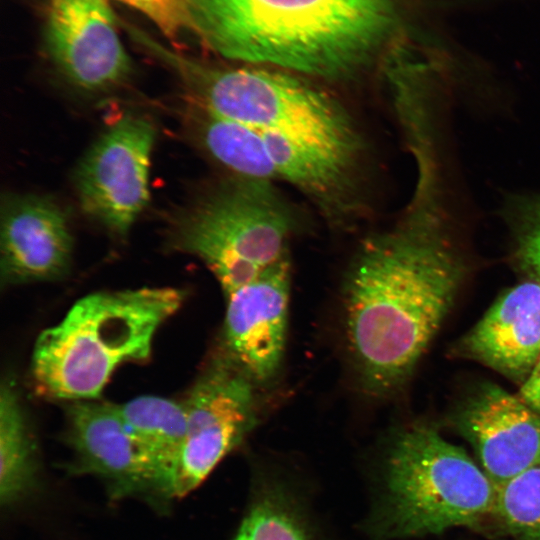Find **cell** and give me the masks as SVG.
Here are the masks:
<instances>
[{"label":"cell","mask_w":540,"mask_h":540,"mask_svg":"<svg viewBox=\"0 0 540 540\" xmlns=\"http://www.w3.org/2000/svg\"><path fill=\"white\" fill-rule=\"evenodd\" d=\"M461 255L419 213L368 237L344 281L348 348L363 387L397 391L452 309L466 276Z\"/></svg>","instance_id":"6da1fadb"},{"label":"cell","mask_w":540,"mask_h":540,"mask_svg":"<svg viewBox=\"0 0 540 540\" xmlns=\"http://www.w3.org/2000/svg\"><path fill=\"white\" fill-rule=\"evenodd\" d=\"M188 27L219 55L308 78L352 79L395 24L391 0H185Z\"/></svg>","instance_id":"7a4b0ae2"},{"label":"cell","mask_w":540,"mask_h":540,"mask_svg":"<svg viewBox=\"0 0 540 540\" xmlns=\"http://www.w3.org/2000/svg\"><path fill=\"white\" fill-rule=\"evenodd\" d=\"M183 291L142 287L88 294L34 345L37 391L66 401L98 399L114 371L150 357L160 326L181 307Z\"/></svg>","instance_id":"3957f363"},{"label":"cell","mask_w":540,"mask_h":540,"mask_svg":"<svg viewBox=\"0 0 540 540\" xmlns=\"http://www.w3.org/2000/svg\"><path fill=\"white\" fill-rule=\"evenodd\" d=\"M136 41L174 71L192 102L251 127L366 158L367 142L352 114L312 79L259 65H209L143 31Z\"/></svg>","instance_id":"277c9868"},{"label":"cell","mask_w":540,"mask_h":540,"mask_svg":"<svg viewBox=\"0 0 540 540\" xmlns=\"http://www.w3.org/2000/svg\"><path fill=\"white\" fill-rule=\"evenodd\" d=\"M298 220L276 183L230 174L176 217L171 238L207 266L226 295L288 255Z\"/></svg>","instance_id":"5b68a950"},{"label":"cell","mask_w":540,"mask_h":540,"mask_svg":"<svg viewBox=\"0 0 540 540\" xmlns=\"http://www.w3.org/2000/svg\"><path fill=\"white\" fill-rule=\"evenodd\" d=\"M385 523L392 537L440 534L492 516L497 487L427 422L402 428L385 463Z\"/></svg>","instance_id":"8992f818"},{"label":"cell","mask_w":540,"mask_h":540,"mask_svg":"<svg viewBox=\"0 0 540 540\" xmlns=\"http://www.w3.org/2000/svg\"><path fill=\"white\" fill-rule=\"evenodd\" d=\"M199 143L230 174L288 184L331 224H349L364 212V158L219 115L204 121Z\"/></svg>","instance_id":"52a82bcc"},{"label":"cell","mask_w":540,"mask_h":540,"mask_svg":"<svg viewBox=\"0 0 540 540\" xmlns=\"http://www.w3.org/2000/svg\"><path fill=\"white\" fill-rule=\"evenodd\" d=\"M254 384L226 355L200 375L183 400L186 432L168 498H181L197 488L255 427Z\"/></svg>","instance_id":"ba28073f"},{"label":"cell","mask_w":540,"mask_h":540,"mask_svg":"<svg viewBox=\"0 0 540 540\" xmlns=\"http://www.w3.org/2000/svg\"><path fill=\"white\" fill-rule=\"evenodd\" d=\"M154 141L147 119L124 116L100 136L76 171L82 209L113 234L125 236L148 202Z\"/></svg>","instance_id":"9c48e42d"},{"label":"cell","mask_w":540,"mask_h":540,"mask_svg":"<svg viewBox=\"0 0 540 540\" xmlns=\"http://www.w3.org/2000/svg\"><path fill=\"white\" fill-rule=\"evenodd\" d=\"M116 20L106 0H46L47 52L79 89L104 92L128 78L131 61Z\"/></svg>","instance_id":"30bf717a"},{"label":"cell","mask_w":540,"mask_h":540,"mask_svg":"<svg viewBox=\"0 0 540 540\" xmlns=\"http://www.w3.org/2000/svg\"><path fill=\"white\" fill-rule=\"evenodd\" d=\"M449 422L473 447L496 487L540 466V414L497 384H479Z\"/></svg>","instance_id":"8fae6325"},{"label":"cell","mask_w":540,"mask_h":540,"mask_svg":"<svg viewBox=\"0 0 540 540\" xmlns=\"http://www.w3.org/2000/svg\"><path fill=\"white\" fill-rule=\"evenodd\" d=\"M290 291L288 255L225 295V355L254 383L272 379L285 350Z\"/></svg>","instance_id":"7c38bea8"},{"label":"cell","mask_w":540,"mask_h":540,"mask_svg":"<svg viewBox=\"0 0 540 540\" xmlns=\"http://www.w3.org/2000/svg\"><path fill=\"white\" fill-rule=\"evenodd\" d=\"M67 424L79 473L102 478L117 497L156 493L152 463L129 431L119 404L74 401L67 409Z\"/></svg>","instance_id":"4fadbf2b"},{"label":"cell","mask_w":540,"mask_h":540,"mask_svg":"<svg viewBox=\"0 0 540 540\" xmlns=\"http://www.w3.org/2000/svg\"><path fill=\"white\" fill-rule=\"evenodd\" d=\"M450 355L522 385L540 358V283L526 279L502 293Z\"/></svg>","instance_id":"5bb4252c"},{"label":"cell","mask_w":540,"mask_h":540,"mask_svg":"<svg viewBox=\"0 0 540 540\" xmlns=\"http://www.w3.org/2000/svg\"><path fill=\"white\" fill-rule=\"evenodd\" d=\"M72 236L64 211L39 196L11 197L1 217L0 276L8 285L54 281L72 260Z\"/></svg>","instance_id":"9a60e30c"},{"label":"cell","mask_w":540,"mask_h":540,"mask_svg":"<svg viewBox=\"0 0 540 540\" xmlns=\"http://www.w3.org/2000/svg\"><path fill=\"white\" fill-rule=\"evenodd\" d=\"M119 409L129 431L152 463L156 494L168 498L171 474L186 432L184 401L143 395L119 404Z\"/></svg>","instance_id":"2e32d148"},{"label":"cell","mask_w":540,"mask_h":540,"mask_svg":"<svg viewBox=\"0 0 540 540\" xmlns=\"http://www.w3.org/2000/svg\"><path fill=\"white\" fill-rule=\"evenodd\" d=\"M32 431L15 380L6 375L0 388V500L10 505L30 488L36 469Z\"/></svg>","instance_id":"e0dca14e"},{"label":"cell","mask_w":540,"mask_h":540,"mask_svg":"<svg viewBox=\"0 0 540 540\" xmlns=\"http://www.w3.org/2000/svg\"><path fill=\"white\" fill-rule=\"evenodd\" d=\"M492 516L514 540H540V466L497 487Z\"/></svg>","instance_id":"ac0fdd59"},{"label":"cell","mask_w":540,"mask_h":540,"mask_svg":"<svg viewBox=\"0 0 540 540\" xmlns=\"http://www.w3.org/2000/svg\"><path fill=\"white\" fill-rule=\"evenodd\" d=\"M233 540H310V537L286 502L265 496L251 506Z\"/></svg>","instance_id":"d6986e66"},{"label":"cell","mask_w":540,"mask_h":540,"mask_svg":"<svg viewBox=\"0 0 540 540\" xmlns=\"http://www.w3.org/2000/svg\"><path fill=\"white\" fill-rule=\"evenodd\" d=\"M511 223L513 261L526 279L540 283V197L519 202Z\"/></svg>","instance_id":"ffe728a7"},{"label":"cell","mask_w":540,"mask_h":540,"mask_svg":"<svg viewBox=\"0 0 540 540\" xmlns=\"http://www.w3.org/2000/svg\"><path fill=\"white\" fill-rule=\"evenodd\" d=\"M150 19L172 41L189 29L185 0H118Z\"/></svg>","instance_id":"44dd1931"},{"label":"cell","mask_w":540,"mask_h":540,"mask_svg":"<svg viewBox=\"0 0 540 540\" xmlns=\"http://www.w3.org/2000/svg\"><path fill=\"white\" fill-rule=\"evenodd\" d=\"M518 397L540 414V358L525 382L520 385Z\"/></svg>","instance_id":"7402d4cb"}]
</instances>
